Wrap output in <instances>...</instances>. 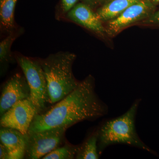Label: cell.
Returning a JSON list of instances; mask_svg holds the SVG:
<instances>
[{
    "label": "cell",
    "instance_id": "obj_13",
    "mask_svg": "<svg viewBox=\"0 0 159 159\" xmlns=\"http://www.w3.org/2000/svg\"><path fill=\"white\" fill-rule=\"evenodd\" d=\"M99 156L97 128L90 134L82 144L79 145V149L75 158L97 159L99 158Z\"/></svg>",
    "mask_w": 159,
    "mask_h": 159
},
{
    "label": "cell",
    "instance_id": "obj_12",
    "mask_svg": "<svg viewBox=\"0 0 159 159\" xmlns=\"http://www.w3.org/2000/svg\"><path fill=\"white\" fill-rule=\"evenodd\" d=\"M17 0H1L0 24L3 31L10 32L15 28L14 11Z\"/></svg>",
    "mask_w": 159,
    "mask_h": 159
},
{
    "label": "cell",
    "instance_id": "obj_5",
    "mask_svg": "<svg viewBox=\"0 0 159 159\" xmlns=\"http://www.w3.org/2000/svg\"><path fill=\"white\" fill-rule=\"evenodd\" d=\"M66 129L55 128L27 134L26 158L38 159L59 147L63 142Z\"/></svg>",
    "mask_w": 159,
    "mask_h": 159
},
{
    "label": "cell",
    "instance_id": "obj_1",
    "mask_svg": "<svg viewBox=\"0 0 159 159\" xmlns=\"http://www.w3.org/2000/svg\"><path fill=\"white\" fill-rule=\"evenodd\" d=\"M91 75L80 81L70 93L51 108L34 117L28 133L50 129L69 127L84 121H93L107 115L108 107L96 92Z\"/></svg>",
    "mask_w": 159,
    "mask_h": 159
},
{
    "label": "cell",
    "instance_id": "obj_6",
    "mask_svg": "<svg viewBox=\"0 0 159 159\" xmlns=\"http://www.w3.org/2000/svg\"><path fill=\"white\" fill-rule=\"evenodd\" d=\"M37 114V110L29 98L23 99L16 102L1 116V127L13 129L27 134Z\"/></svg>",
    "mask_w": 159,
    "mask_h": 159
},
{
    "label": "cell",
    "instance_id": "obj_2",
    "mask_svg": "<svg viewBox=\"0 0 159 159\" xmlns=\"http://www.w3.org/2000/svg\"><path fill=\"white\" fill-rule=\"evenodd\" d=\"M141 99L135 100L128 110L116 118L105 119L97 127L99 155L111 145L123 144L156 155L140 139L136 128L135 120Z\"/></svg>",
    "mask_w": 159,
    "mask_h": 159
},
{
    "label": "cell",
    "instance_id": "obj_17",
    "mask_svg": "<svg viewBox=\"0 0 159 159\" xmlns=\"http://www.w3.org/2000/svg\"><path fill=\"white\" fill-rule=\"evenodd\" d=\"M142 23L144 25H159V9L143 20Z\"/></svg>",
    "mask_w": 159,
    "mask_h": 159
},
{
    "label": "cell",
    "instance_id": "obj_16",
    "mask_svg": "<svg viewBox=\"0 0 159 159\" xmlns=\"http://www.w3.org/2000/svg\"><path fill=\"white\" fill-rule=\"evenodd\" d=\"M78 0H61V9L64 13H67L76 4Z\"/></svg>",
    "mask_w": 159,
    "mask_h": 159
},
{
    "label": "cell",
    "instance_id": "obj_20",
    "mask_svg": "<svg viewBox=\"0 0 159 159\" xmlns=\"http://www.w3.org/2000/svg\"><path fill=\"white\" fill-rule=\"evenodd\" d=\"M154 4H158L159 3V0H152Z\"/></svg>",
    "mask_w": 159,
    "mask_h": 159
},
{
    "label": "cell",
    "instance_id": "obj_7",
    "mask_svg": "<svg viewBox=\"0 0 159 159\" xmlns=\"http://www.w3.org/2000/svg\"><path fill=\"white\" fill-rule=\"evenodd\" d=\"M30 89L25 75L16 73L4 84L0 98L1 116L16 102L29 99Z\"/></svg>",
    "mask_w": 159,
    "mask_h": 159
},
{
    "label": "cell",
    "instance_id": "obj_19",
    "mask_svg": "<svg viewBox=\"0 0 159 159\" xmlns=\"http://www.w3.org/2000/svg\"><path fill=\"white\" fill-rule=\"evenodd\" d=\"M86 2V4L90 6H97L100 3H102L104 0H84Z\"/></svg>",
    "mask_w": 159,
    "mask_h": 159
},
{
    "label": "cell",
    "instance_id": "obj_11",
    "mask_svg": "<svg viewBox=\"0 0 159 159\" xmlns=\"http://www.w3.org/2000/svg\"><path fill=\"white\" fill-rule=\"evenodd\" d=\"M139 1L111 0L99 8L96 13L102 21H109L119 16L129 6Z\"/></svg>",
    "mask_w": 159,
    "mask_h": 159
},
{
    "label": "cell",
    "instance_id": "obj_18",
    "mask_svg": "<svg viewBox=\"0 0 159 159\" xmlns=\"http://www.w3.org/2000/svg\"><path fill=\"white\" fill-rule=\"evenodd\" d=\"M0 159H9L8 150L2 143L0 144Z\"/></svg>",
    "mask_w": 159,
    "mask_h": 159
},
{
    "label": "cell",
    "instance_id": "obj_10",
    "mask_svg": "<svg viewBox=\"0 0 159 159\" xmlns=\"http://www.w3.org/2000/svg\"><path fill=\"white\" fill-rule=\"evenodd\" d=\"M0 139L8 150L9 159H22L25 157L27 134L13 129L1 127Z\"/></svg>",
    "mask_w": 159,
    "mask_h": 159
},
{
    "label": "cell",
    "instance_id": "obj_8",
    "mask_svg": "<svg viewBox=\"0 0 159 159\" xmlns=\"http://www.w3.org/2000/svg\"><path fill=\"white\" fill-rule=\"evenodd\" d=\"M153 4L150 2L140 0L129 6L119 16L109 21L107 29L108 34H117L134 23L146 19L153 13Z\"/></svg>",
    "mask_w": 159,
    "mask_h": 159
},
{
    "label": "cell",
    "instance_id": "obj_14",
    "mask_svg": "<svg viewBox=\"0 0 159 159\" xmlns=\"http://www.w3.org/2000/svg\"><path fill=\"white\" fill-rule=\"evenodd\" d=\"M79 145H74L70 143L57 148L44 156L43 159H72L75 158Z\"/></svg>",
    "mask_w": 159,
    "mask_h": 159
},
{
    "label": "cell",
    "instance_id": "obj_15",
    "mask_svg": "<svg viewBox=\"0 0 159 159\" xmlns=\"http://www.w3.org/2000/svg\"><path fill=\"white\" fill-rule=\"evenodd\" d=\"M20 31H13L0 43V61L1 65L8 63L11 59V47L12 43L18 36Z\"/></svg>",
    "mask_w": 159,
    "mask_h": 159
},
{
    "label": "cell",
    "instance_id": "obj_4",
    "mask_svg": "<svg viewBox=\"0 0 159 159\" xmlns=\"http://www.w3.org/2000/svg\"><path fill=\"white\" fill-rule=\"evenodd\" d=\"M16 60L30 88L29 99L36 108L37 114L46 111L49 99L47 80L39 61L22 55L17 56Z\"/></svg>",
    "mask_w": 159,
    "mask_h": 159
},
{
    "label": "cell",
    "instance_id": "obj_3",
    "mask_svg": "<svg viewBox=\"0 0 159 159\" xmlns=\"http://www.w3.org/2000/svg\"><path fill=\"white\" fill-rule=\"evenodd\" d=\"M76 58L73 53L59 52L39 60L47 80L50 104L63 99L79 85L80 81L75 78L73 72Z\"/></svg>",
    "mask_w": 159,
    "mask_h": 159
},
{
    "label": "cell",
    "instance_id": "obj_9",
    "mask_svg": "<svg viewBox=\"0 0 159 159\" xmlns=\"http://www.w3.org/2000/svg\"><path fill=\"white\" fill-rule=\"evenodd\" d=\"M69 20L83 26L86 29L105 37L108 34L107 30L103 27L101 20L96 12H94L90 6L87 4L80 3L75 6L67 13Z\"/></svg>",
    "mask_w": 159,
    "mask_h": 159
}]
</instances>
